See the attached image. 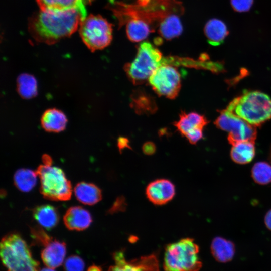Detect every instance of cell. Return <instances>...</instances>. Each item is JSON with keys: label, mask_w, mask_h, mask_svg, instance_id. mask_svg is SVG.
<instances>
[{"label": "cell", "mask_w": 271, "mask_h": 271, "mask_svg": "<svg viewBox=\"0 0 271 271\" xmlns=\"http://www.w3.org/2000/svg\"><path fill=\"white\" fill-rule=\"evenodd\" d=\"M1 257L7 271H39L25 241L17 233L5 236L1 242Z\"/></svg>", "instance_id": "4"}, {"label": "cell", "mask_w": 271, "mask_h": 271, "mask_svg": "<svg viewBox=\"0 0 271 271\" xmlns=\"http://www.w3.org/2000/svg\"><path fill=\"white\" fill-rule=\"evenodd\" d=\"M117 146L119 151L121 152L122 150L125 148L131 149L129 145V141L126 138L119 137L117 140Z\"/></svg>", "instance_id": "35"}, {"label": "cell", "mask_w": 271, "mask_h": 271, "mask_svg": "<svg viewBox=\"0 0 271 271\" xmlns=\"http://www.w3.org/2000/svg\"><path fill=\"white\" fill-rule=\"evenodd\" d=\"M63 221L68 229L82 231L90 226L92 220L88 211L81 206H73L66 212Z\"/></svg>", "instance_id": "13"}, {"label": "cell", "mask_w": 271, "mask_h": 271, "mask_svg": "<svg viewBox=\"0 0 271 271\" xmlns=\"http://www.w3.org/2000/svg\"><path fill=\"white\" fill-rule=\"evenodd\" d=\"M142 150L145 154L152 155L155 153L156 147L153 142L148 141L144 144L142 146Z\"/></svg>", "instance_id": "34"}, {"label": "cell", "mask_w": 271, "mask_h": 271, "mask_svg": "<svg viewBox=\"0 0 271 271\" xmlns=\"http://www.w3.org/2000/svg\"><path fill=\"white\" fill-rule=\"evenodd\" d=\"M176 193L174 184L166 179H158L150 182L146 187L148 200L156 205H163L171 201Z\"/></svg>", "instance_id": "12"}, {"label": "cell", "mask_w": 271, "mask_h": 271, "mask_svg": "<svg viewBox=\"0 0 271 271\" xmlns=\"http://www.w3.org/2000/svg\"><path fill=\"white\" fill-rule=\"evenodd\" d=\"M149 83L160 96L173 99L178 95L181 86V77L177 69L169 64L158 67L150 76Z\"/></svg>", "instance_id": "10"}, {"label": "cell", "mask_w": 271, "mask_h": 271, "mask_svg": "<svg viewBox=\"0 0 271 271\" xmlns=\"http://www.w3.org/2000/svg\"><path fill=\"white\" fill-rule=\"evenodd\" d=\"M125 25L127 36L133 42L141 41L145 39L150 33L154 32L150 26L142 21L132 20Z\"/></svg>", "instance_id": "25"}, {"label": "cell", "mask_w": 271, "mask_h": 271, "mask_svg": "<svg viewBox=\"0 0 271 271\" xmlns=\"http://www.w3.org/2000/svg\"><path fill=\"white\" fill-rule=\"evenodd\" d=\"M204 33L210 44L218 46L223 42L229 34V31L222 21L214 18L206 23Z\"/></svg>", "instance_id": "20"}, {"label": "cell", "mask_w": 271, "mask_h": 271, "mask_svg": "<svg viewBox=\"0 0 271 271\" xmlns=\"http://www.w3.org/2000/svg\"><path fill=\"white\" fill-rule=\"evenodd\" d=\"M203 129H195L186 135L185 137L191 144H196L203 137Z\"/></svg>", "instance_id": "32"}, {"label": "cell", "mask_w": 271, "mask_h": 271, "mask_svg": "<svg viewBox=\"0 0 271 271\" xmlns=\"http://www.w3.org/2000/svg\"><path fill=\"white\" fill-rule=\"evenodd\" d=\"M36 172L28 169L18 170L14 176V181L16 187L20 191L28 192L35 186L37 182Z\"/></svg>", "instance_id": "26"}, {"label": "cell", "mask_w": 271, "mask_h": 271, "mask_svg": "<svg viewBox=\"0 0 271 271\" xmlns=\"http://www.w3.org/2000/svg\"><path fill=\"white\" fill-rule=\"evenodd\" d=\"M83 0H36L40 10L45 12L62 11L77 6Z\"/></svg>", "instance_id": "27"}, {"label": "cell", "mask_w": 271, "mask_h": 271, "mask_svg": "<svg viewBox=\"0 0 271 271\" xmlns=\"http://www.w3.org/2000/svg\"><path fill=\"white\" fill-rule=\"evenodd\" d=\"M161 52L148 42L141 43L135 59L124 65V71L134 85L144 83L154 71L162 64Z\"/></svg>", "instance_id": "6"}, {"label": "cell", "mask_w": 271, "mask_h": 271, "mask_svg": "<svg viewBox=\"0 0 271 271\" xmlns=\"http://www.w3.org/2000/svg\"><path fill=\"white\" fill-rule=\"evenodd\" d=\"M112 25L101 16L91 14L82 21L79 34L92 52L107 47L112 40Z\"/></svg>", "instance_id": "8"}, {"label": "cell", "mask_w": 271, "mask_h": 271, "mask_svg": "<svg viewBox=\"0 0 271 271\" xmlns=\"http://www.w3.org/2000/svg\"><path fill=\"white\" fill-rule=\"evenodd\" d=\"M87 271H102V269L99 266L92 265L88 268Z\"/></svg>", "instance_id": "37"}, {"label": "cell", "mask_w": 271, "mask_h": 271, "mask_svg": "<svg viewBox=\"0 0 271 271\" xmlns=\"http://www.w3.org/2000/svg\"><path fill=\"white\" fill-rule=\"evenodd\" d=\"M126 204L124 198L120 197L117 198L113 205L110 209L109 212L113 213L118 211H124L126 208Z\"/></svg>", "instance_id": "33"}, {"label": "cell", "mask_w": 271, "mask_h": 271, "mask_svg": "<svg viewBox=\"0 0 271 271\" xmlns=\"http://www.w3.org/2000/svg\"><path fill=\"white\" fill-rule=\"evenodd\" d=\"M31 234L36 241L44 246L53 240L44 230L39 227L33 228L31 229Z\"/></svg>", "instance_id": "30"}, {"label": "cell", "mask_w": 271, "mask_h": 271, "mask_svg": "<svg viewBox=\"0 0 271 271\" xmlns=\"http://www.w3.org/2000/svg\"><path fill=\"white\" fill-rule=\"evenodd\" d=\"M226 109L251 125L260 126L271 119V98L261 91H245L231 101Z\"/></svg>", "instance_id": "3"}, {"label": "cell", "mask_w": 271, "mask_h": 271, "mask_svg": "<svg viewBox=\"0 0 271 271\" xmlns=\"http://www.w3.org/2000/svg\"><path fill=\"white\" fill-rule=\"evenodd\" d=\"M40 271H55V270H54L53 268H50V267H47V268H44L43 269H42Z\"/></svg>", "instance_id": "38"}, {"label": "cell", "mask_w": 271, "mask_h": 271, "mask_svg": "<svg viewBox=\"0 0 271 271\" xmlns=\"http://www.w3.org/2000/svg\"><path fill=\"white\" fill-rule=\"evenodd\" d=\"M109 8L119 27L128 21L138 20L148 24L154 32L168 17L174 14L181 15L184 12L181 2L177 0H133L130 3L112 1Z\"/></svg>", "instance_id": "2"}, {"label": "cell", "mask_w": 271, "mask_h": 271, "mask_svg": "<svg viewBox=\"0 0 271 271\" xmlns=\"http://www.w3.org/2000/svg\"><path fill=\"white\" fill-rule=\"evenodd\" d=\"M17 90L24 99H30L36 96L37 84L35 77L27 73L20 75L17 79Z\"/></svg>", "instance_id": "24"}, {"label": "cell", "mask_w": 271, "mask_h": 271, "mask_svg": "<svg viewBox=\"0 0 271 271\" xmlns=\"http://www.w3.org/2000/svg\"><path fill=\"white\" fill-rule=\"evenodd\" d=\"M255 154L254 143L241 142L232 145L230 151V157L232 161L238 164L250 163Z\"/></svg>", "instance_id": "22"}, {"label": "cell", "mask_w": 271, "mask_h": 271, "mask_svg": "<svg viewBox=\"0 0 271 271\" xmlns=\"http://www.w3.org/2000/svg\"><path fill=\"white\" fill-rule=\"evenodd\" d=\"M264 223L266 227L271 230V209L267 212L265 216Z\"/></svg>", "instance_id": "36"}, {"label": "cell", "mask_w": 271, "mask_h": 271, "mask_svg": "<svg viewBox=\"0 0 271 271\" xmlns=\"http://www.w3.org/2000/svg\"><path fill=\"white\" fill-rule=\"evenodd\" d=\"M251 176L254 181L259 185L271 183V165L265 162L256 163L251 169Z\"/></svg>", "instance_id": "28"}, {"label": "cell", "mask_w": 271, "mask_h": 271, "mask_svg": "<svg viewBox=\"0 0 271 271\" xmlns=\"http://www.w3.org/2000/svg\"><path fill=\"white\" fill-rule=\"evenodd\" d=\"M74 193L77 199L81 203L92 205L99 202L102 199L100 189L92 183L81 182L74 188Z\"/></svg>", "instance_id": "19"}, {"label": "cell", "mask_w": 271, "mask_h": 271, "mask_svg": "<svg viewBox=\"0 0 271 271\" xmlns=\"http://www.w3.org/2000/svg\"><path fill=\"white\" fill-rule=\"evenodd\" d=\"M67 121L65 113L55 108L46 109L40 119L41 127L49 132L58 133L63 131L66 128Z\"/></svg>", "instance_id": "15"}, {"label": "cell", "mask_w": 271, "mask_h": 271, "mask_svg": "<svg viewBox=\"0 0 271 271\" xmlns=\"http://www.w3.org/2000/svg\"><path fill=\"white\" fill-rule=\"evenodd\" d=\"M84 268L83 260L77 255L69 256L64 263L65 271H84Z\"/></svg>", "instance_id": "29"}, {"label": "cell", "mask_w": 271, "mask_h": 271, "mask_svg": "<svg viewBox=\"0 0 271 271\" xmlns=\"http://www.w3.org/2000/svg\"><path fill=\"white\" fill-rule=\"evenodd\" d=\"M33 216L40 225L47 229L54 227L59 221L57 209L49 205H43L35 208Z\"/></svg>", "instance_id": "21"}, {"label": "cell", "mask_w": 271, "mask_h": 271, "mask_svg": "<svg viewBox=\"0 0 271 271\" xmlns=\"http://www.w3.org/2000/svg\"><path fill=\"white\" fill-rule=\"evenodd\" d=\"M114 264L108 271H159L158 257L155 254L126 260L124 252L119 250L113 254Z\"/></svg>", "instance_id": "11"}, {"label": "cell", "mask_w": 271, "mask_h": 271, "mask_svg": "<svg viewBox=\"0 0 271 271\" xmlns=\"http://www.w3.org/2000/svg\"><path fill=\"white\" fill-rule=\"evenodd\" d=\"M216 126L228 132V141L233 145L241 142H255L257 137L256 127L236 116L226 109L220 111L214 121Z\"/></svg>", "instance_id": "9"}, {"label": "cell", "mask_w": 271, "mask_h": 271, "mask_svg": "<svg viewBox=\"0 0 271 271\" xmlns=\"http://www.w3.org/2000/svg\"><path fill=\"white\" fill-rule=\"evenodd\" d=\"M209 121L206 118L195 112L186 113L182 111L179 115V119L174 123L178 131L185 137L189 132L197 129H202Z\"/></svg>", "instance_id": "16"}, {"label": "cell", "mask_w": 271, "mask_h": 271, "mask_svg": "<svg viewBox=\"0 0 271 271\" xmlns=\"http://www.w3.org/2000/svg\"><path fill=\"white\" fill-rule=\"evenodd\" d=\"M86 16L84 0L65 11L40 10L29 18L28 30L36 41L53 44L74 33Z\"/></svg>", "instance_id": "1"}, {"label": "cell", "mask_w": 271, "mask_h": 271, "mask_svg": "<svg viewBox=\"0 0 271 271\" xmlns=\"http://www.w3.org/2000/svg\"><path fill=\"white\" fill-rule=\"evenodd\" d=\"M180 16L178 14L172 15L161 24L158 29L160 36L167 40H170L182 34L183 27L180 19Z\"/></svg>", "instance_id": "23"}, {"label": "cell", "mask_w": 271, "mask_h": 271, "mask_svg": "<svg viewBox=\"0 0 271 271\" xmlns=\"http://www.w3.org/2000/svg\"><path fill=\"white\" fill-rule=\"evenodd\" d=\"M253 0H230L233 9L237 12L248 11L252 7Z\"/></svg>", "instance_id": "31"}, {"label": "cell", "mask_w": 271, "mask_h": 271, "mask_svg": "<svg viewBox=\"0 0 271 271\" xmlns=\"http://www.w3.org/2000/svg\"><path fill=\"white\" fill-rule=\"evenodd\" d=\"M66 253V244L58 240H52L45 246L41 254V258L45 265L55 268L63 262Z\"/></svg>", "instance_id": "14"}, {"label": "cell", "mask_w": 271, "mask_h": 271, "mask_svg": "<svg viewBox=\"0 0 271 271\" xmlns=\"http://www.w3.org/2000/svg\"><path fill=\"white\" fill-rule=\"evenodd\" d=\"M199 252L198 245L191 238L168 244L165 250L164 270L199 271L202 266Z\"/></svg>", "instance_id": "5"}, {"label": "cell", "mask_w": 271, "mask_h": 271, "mask_svg": "<svg viewBox=\"0 0 271 271\" xmlns=\"http://www.w3.org/2000/svg\"><path fill=\"white\" fill-rule=\"evenodd\" d=\"M40 179V192L46 199L67 201L72 195V187L62 170L52 164L40 165L36 171Z\"/></svg>", "instance_id": "7"}, {"label": "cell", "mask_w": 271, "mask_h": 271, "mask_svg": "<svg viewBox=\"0 0 271 271\" xmlns=\"http://www.w3.org/2000/svg\"><path fill=\"white\" fill-rule=\"evenodd\" d=\"M130 98V106L138 114H151L157 111L154 98L141 89L133 91Z\"/></svg>", "instance_id": "17"}, {"label": "cell", "mask_w": 271, "mask_h": 271, "mask_svg": "<svg viewBox=\"0 0 271 271\" xmlns=\"http://www.w3.org/2000/svg\"><path fill=\"white\" fill-rule=\"evenodd\" d=\"M210 249L215 259L221 263L232 260L235 252L234 243L221 237H216L213 239Z\"/></svg>", "instance_id": "18"}]
</instances>
